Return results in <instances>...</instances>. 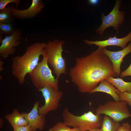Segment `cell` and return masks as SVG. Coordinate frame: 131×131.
<instances>
[{
  "label": "cell",
  "mask_w": 131,
  "mask_h": 131,
  "mask_svg": "<svg viewBox=\"0 0 131 131\" xmlns=\"http://www.w3.org/2000/svg\"><path fill=\"white\" fill-rule=\"evenodd\" d=\"M42 56V61L28 74L32 83L38 90L42 88L44 85L59 89L58 79L53 75L52 71L49 67L46 53L44 49Z\"/></svg>",
  "instance_id": "obj_5"
},
{
  "label": "cell",
  "mask_w": 131,
  "mask_h": 131,
  "mask_svg": "<svg viewBox=\"0 0 131 131\" xmlns=\"http://www.w3.org/2000/svg\"><path fill=\"white\" fill-rule=\"evenodd\" d=\"M0 72H1L3 69V66L4 64V62L1 59V58L0 57Z\"/></svg>",
  "instance_id": "obj_27"
},
{
  "label": "cell",
  "mask_w": 131,
  "mask_h": 131,
  "mask_svg": "<svg viewBox=\"0 0 131 131\" xmlns=\"http://www.w3.org/2000/svg\"><path fill=\"white\" fill-rule=\"evenodd\" d=\"M5 118L13 128L25 126L28 124L26 121L17 110L14 109L11 114H7Z\"/></svg>",
  "instance_id": "obj_15"
},
{
  "label": "cell",
  "mask_w": 131,
  "mask_h": 131,
  "mask_svg": "<svg viewBox=\"0 0 131 131\" xmlns=\"http://www.w3.org/2000/svg\"><path fill=\"white\" fill-rule=\"evenodd\" d=\"M131 42V31L126 36L122 38L116 37V34L113 37H110L108 39L102 41H92L84 39V43L87 45H94L102 48L108 46H117L123 49L126 47L127 43Z\"/></svg>",
  "instance_id": "obj_13"
},
{
  "label": "cell",
  "mask_w": 131,
  "mask_h": 131,
  "mask_svg": "<svg viewBox=\"0 0 131 131\" xmlns=\"http://www.w3.org/2000/svg\"><path fill=\"white\" fill-rule=\"evenodd\" d=\"M62 115L65 124L82 131H89L92 129L99 128L102 125L103 118L101 115L95 114L91 111L81 115L77 116L71 113L66 107Z\"/></svg>",
  "instance_id": "obj_3"
},
{
  "label": "cell",
  "mask_w": 131,
  "mask_h": 131,
  "mask_svg": "<svg viewBox=\"0 0 131 131\" xmlns=\"http://www.w3.org/2000/svg\"><path fill=\"white\" fill-rule=\"evenodd\" d=\"M70 131H82L80 129L75 128L71 129Z\"/></svg>",
  "instance_id": "obj_30"
},
{
  "label": "cell",
  "mask_w": 131,
  "mask_h": 131,
  "mask_svg": "<svg viewBox=\"0 0 131 131\" xmlns=\"http://www.w3.org/2000/svg\"><path fill=\"white\" fill-rule=\"evenodd\" d=\"M38 90L41 92L45 100L44 105L39 107V115L45 116L49 112L58 108L63 95L62 91L47 85Z\"/></svg>",
  "instance_id": "obj_8"
},
{
  "label": "cell",
  "mask_w": 131,
  "mask_h": 131,
  "mask_svg": "<svg viewBox=\"0 0 131 131\" xmlns=\"http://www.w3.org/2000/svg\"><path fill=\"white\" fill-rule=\"evenodd\" d=\"M116 131H131V125L128 122L124 123Z\"/></svg>",
  "instance_id": "obj_23"
},
{
  "label": "cell",
  "mask_w": 131,
  "mask_h": 131,
  "mask_svg": "<svg viewBox=\"0 0 131 131\" xmlns=\"http://www.w3.org/2000/svg\"><path fill=\"white\" fill-rule=\"evenodd\" d=\"M102 51L111 62L115 76L119 77L121 73V66L123 58L127 55L131 53V42L125 48L120 51H112L104 48H102Z\"/></svg>",
  "instance_id": "obj_10"
},
{
  "label": "cell",
  "mask_w": 131,
  "mask_h": 131,
  "mask_svg": "<svg viewBox=\"0 0 131 131\" xmlns=\"http://www.w3.org/2000/svg\"><path fill=\"white\" fill-rule=\"evenodd\" d=\"M39 102L37 101L31 111L28 113L23 112L21 114L31 127L32 131L38 130L42 131L44 128L45 120V116L40 115L38 113V109Z\"/></svg>",
  "instance_id": "obj_11"
},
{
  "label": "cell",
  "mask_w": 131,
  "mask_h": 131,
  "mask_svg": "<svg viewBox=\"0 0 131 131\" xmlns=\"http://www.w3.org/2000/svg\"><path fill=\"white\" fill-rule=\"evenodd\" d=\"M88 2L90 4L93 5H95L98 3L99 0H89Z\"/></svg>",
  "instance_id": "obj_26"
},
{
  "label": "cell",
  "mask_w": 131,
  "mask_h": 131,
  "mask_svg": "<svg viewBox=\"0 0 131 131\" xmlns=\"http://www.w3.org/2000/svg\"><path fill=\"white\" fill-rule=\"evenodd\" d=\"M119 95L120 101L126 102L128 105L131 107V93L125 92L120 93Z\"/></svg>",
  "instance_id": "obj_22"
},
{
  "label": "cell",
  "mask_w": 131,
  "mask_h": 131,
  "mask_svg": "<svg viewBox=\"0 0 131 131\" xmlns=\"http://www.w3.org/2000/svg\"><path fill=\"white\" fill-rule=\"evenodd\" d=\"M21 32L18 30L15 31L10 36H7L0 42V56L4 59L8 58L10 55L14 54L16 51V48L21 43L22 37Z\"/></svg>",
  "instance_id": "obj_9"
},
{
  "label": "cell",
  "mask_w": 131,
  "mask_h": 131,
  "mask_svg": "<svg viewBox=\"0 0 131 131\" xmlns=\"http://www.w3.org/2000/svg\"><path fill=\"white\" fill-rule=\"evenodd\" d=\"M45 43L37 42L26 48L22 56L13 57L12 59V73L19 83L22 85L27 74L31 72L39 63L40 56L42 55Z\"/></svg>",
  "instance_id": "obj_2"
},
{
  "label": "cell",
  "mask_w": 131,
  "mask_h": 131,
  "mask_svg": "<svg viewBox=\"0 0 131 131\" xmlns=\"http://www.w3.org/2000/svg\"><path fill=\"white\" fill-rule=\"evenodd\" d=\"M116 121L108 115H105L103 119L101 131H116L120 126Z\"/></svg>",
  "instance_id": "obj_17"
},
{
  "label": "cell",
  "mask_w": 131,
  "mask_h": 131,
  "mask_svg": "<svg viewBox=\"0 0 131 131\" xmlns=\"http://www.w3.org/2000/svg\"><path fill=\"white\" fill-rule=\"evenodd\" d=\"M65 42L63 40L55 39L45 43L44 48L46 53L48 63L52 67V72L58 80L61 74H67L66 60L62 56L63 51L69 52L62 48Z\"/></svg>",
  "instance_id": "obj_4"
},
{
  "label": "cell",
  "mask_w": 131,
  "mask_h": 131,
  "mask_svg": "<svg viewBox=\"0 0 131 131\" xmlns=\"http://www.w3.org/2000/svg\"><path fill=\"white\" fill-rule=\"evenodd\" d=\"M69 74L79 91L83 93H90L102 81L115 76L111 62L99 47L85 57L76 58Z\"/></svg>",
  "instance_id": "obj_1"
},
{
  "label": "cell",
  "mask_w": 131,
  "mask_h": 131,
  "mask_svg": "<svg viewBox=\"0 0 131 131\" xmlns=\"http://www.w3.org/2000/svg\"><path fill=\"white\" fill-rule=\"evenodd\" d=\"M121 93L127 92L131 93V82H127L120 78H115L110 76L106 79Z\"/></svg>",
  "instance_id": "obj_16"
},
{
  "label": "cell",
  "mask_w": 131,
  "mask_h": 131,
  "mask_svg": "<svg viewBox=\"0 0 131 131\" xmlns=\"http://www.w3.org/2000/svg\"><path fill=\"white\" fill-rule=\"evenodd\" d=\"M12 12V6H7L0 10V23L11 24L14 17Z\"/></svg>",
  "instance_id": "obj_18"
},
{
  "label": "cell",
  "mask_w": 131,
  "mask_h": 131,
  "mask_svg": "<svg viewBox=\"0 0 131 131\" xmlns=\"http://www.w3.org/2000/svg\"><path fill=\"white\" fill-rule=\"evenodd\" d=\"M13 131H32L31 127L29 124L27 125L17 127L13 128Z\"/></svg>",
  "instance_id": "obj_24"
},
{
  "label": "cell",
  "mask_w": 131,
  "mask_h": 131,
  "mask_svg": "<svg viewBox=\"0 0 131 131\" xmlns=\"http://www.w3.org/2000/svg\"><path fill=\"white\" fill-rule=\"evenodd\" d=\"M122 1L117 0L112 10L107 15L102 13V22L100 26L96 30V33L103 36V33L108 28L112 27L118 33L120 26L122 24L124 19V13L119 10Z\"/></svg>",
  "instance_id": "obj_7"
},
{
  "label": "cell",
  "mask_w": 131,
  "mask_h": 131,
  "mask_svg": "<svg viewBox=\"0 0 131 131\" xmlns=\"http://www.w3.org/2000/svg\"><path fill=\"white\" fill-rule=\"evenodd\" d=\"M4 120L2 118H0V128H1L3 126L4 124Z\"/></svg>",
  "instance_id": "obj_28"
},
{
  "label": "cell",
  "mask_w": 131,
  "mask_h": 131,
  "mask_svg": "<svg viewBox=\"0 0 131 131\" xmlns=\"http://www.w3.org/2000/svg\"><path fill=\"white\" fill-rule=\"evenodd\" d=\"M15 30L11 24L0 23V33L10 36Z\"/></svg>",
  "instance_id": "obj_19"
},
{
  "label": "cell",
  "mask_w": 131,
  "mask_h": 131,
  "mask_svg": "<svg viewBox=\"0 0 131 131\" xmlns=\"http://www.w3.org/2000/svg\"><path fill=\"white\" fill-rule=\"evenodd\" d=\"M13 3H15L16 8H17L20 3V1L19 0H0V10L5 8L8 4Z\"/></svg>",
  "instance_id": "obj_21"
},
{
  "label": "cell",
  "mask_w": 131,
  "mask_h": 131,
  "mask_svg": "<svg viewBox=\"0 0 131 131\" xmlns=\"http://www.w3.org/2000/svg\"><path fill=\"white\" fill-rule=\"evenodd\" d=\"M71 129L63 122H58L50 128L49 131H70Z\"/></svg>",
  "instance_id": "obj_20"
},
{
  "label": "cell",
  "mask_w": 131,
  "mask_h": 131,
  "mask_svg": "<svg viewBox=\"0 0 131 131\" xmlns=\"http://www.w3.org/2000/svg\"><path fill=\"white\" fill-rule=\"evenodd\" d=\"M89 131H101L99 128H94L90 130Z\"/></svg>",
  "instance_id": "obj_29"
},
{
  "label": "cell",
  "mask_w": 131,
  "mask_h": 131,
  "mask_svg": "<svg viewBox=\"0 0 131 131\" xmlns=\"http://www.w3.org/2000/svg\"><path fill=\"white\" fill-rule=\"evenodd\" d=\"M100 83L99 85L91 91L90 93L98 92H103L111 95L115 101H120L119 95L121 92L117 89L106 79Z\"/></svg>",
  "instance_id": "obj_14"
},
{
  "label": "cell",
  "mask_w": 131,
  "mask_h": 131,
  "mask_svg": "<svg viewBox=\"0 0 131 131\" xmlns=\"http://www.w3.org/2000/svg\"><path fill=\"white\" fill-rule=\"evenodd\" d=\"M128 76H131V63L129 67L125 70L122 72L120 75L121 78Z\"/></svg>",
  "instance_id": "obj_25"
},
{
  "label": "cell",
  "mask_w": 131,
  "mask_h": 131,
  "mask_svg": "<svg viewBox=\"0 0 131 131\" xmlns=\"http://www.w3.org/2000/svg\"><path fill=\"white\" fill-rule=\"evenodd\" d=\"M102 114L108 115L118 122L131 117L128 104L124 101H109L100 105L96 110V114Z\"/></svg>",
  "instance_id": "obj_6"
},
{
  "label": "cell",
  "mask_w": 131,
  "mask_h": 131,
  "mask_svg": "<svg viewBox=\"0 0 131 131\" xmlns=\"http://www.w3.org/2000/svg\"><path fill=\"white\" fill-rule=\"evenodd\" d=\"M44 6L43 1L41 0H32L30 6L24 10L15 9L12 5V14L14 17L19 19L31 18L40 13Z\"/></svg>",
  "instance_id": "obj_12"
}]
</instances>
